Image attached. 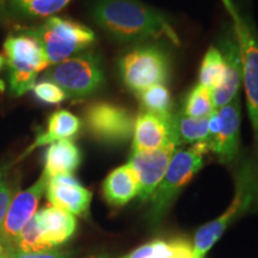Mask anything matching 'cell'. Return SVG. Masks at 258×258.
Instances as JSON below:
<instances>
[{"instance_id":"1","label":"cell","mask_w":258,"mask_h":258,"mask_svg":"<svg viewBox=\"0 0 258 258\" xmlns=\"http://www.w3.org/2000/svg\"><path fill=\"white\" fill-rule=\"evenodd\" d=\"M90 15L95 23L118 43L167 41L179 46L172 24L163 12L141 0H92Z\"/></svg>"},{"instance_id":"2","label":"cell","mask_w":258,"mask_h":258,"mask_svg":"<svg viewBox=\"0 0 258 258\" xmlns=\"http://www.w3.org/2000/svg\"><path fill=\"white\" fill-rule=\"evenodd\" d=\"M235 191L228 208L220 217L207 222L195 233L192 244L194 258H205L233 222L243 217L258 201V161L244 159L235 170Z\"/></svg>"},{"instance_id":"3","label":"cell","mask_w":258,"mask_h":258,"mask_svg":"<svg viewBox=\"0 0 258 258\" xmlns=\"http://www.w3.org/2000/svg\"><path fill=\"white\" fill-rule=\"evenodd\" d=\"M208 151L206 145H194L173 153L165 175L148 200L147 220L153 227L164 220L178 194L202 169Z\"/></svg>"},{"instance_id":"4","label":"cell","mask_w":258,"mask_h":258,"mask_svg":"<svg viewBox=\"0 0 258 258\" xmlns=\"http://www.w3.org/2000/svg\"><path fill=\"white\" fill-rule=\"evenodd\" d=\"M117 67L123 85L137 93L153 85H165L171 74V59L164 46L145 42L125 51Z\"/></svg>"},{"instance_id":"5","label":"cell","mask_w":258,"mask_h":258,"mask_svg":"<svg viewBox=\"0 0 258 258\" xmlns=\"http://www.w3.org/2000/svg\"><path fill=\"white\" fill-rule=\"evenodd\" d=\"M4 53L10 90L15 96H23L34 89L38 73L49 66L31 29L10 35L4 42Z\"/></svg>"},{"instance_id":"6","label":"cell","mask_w":258,"mask_h":258,"mask_svg":"<svg viewBox=\"0 0 258 258\" xmlns=\"http://www.w3.org/2000/svg\"><path fill=\"white\" fill-rule=\"evenodd\" d=\"M40 42L49 66L60 63L86 50L96 42V35L85 24L53 16L31 29Z\"/></svg>"},{"instance_id":"7","label":"cell","mask_w":258,"mask_h":258,"mask_svg":"<svg viewBox=\"0 0 258 258\" xmlns=\"http://www.w3.org/2000/svg\"><path fill=\"white\" fill-rule=\"evenodd\" d=\"M43 78L62 89L67 98L74 99L95 95L105 82L101 56L93 51H84L48 67Z\"/></svg>"},{"instance_id":"8","label":"cell","mask_w":258,"mask_h":258,"mask_svg":"<svg viewBox=\"0 0 258 258\" xmlns=\"http://www.w3.org/2000/svg\"><path fill=\"white\" fill-rule=\"evenodd\" d=\"M233 32L240 49L243 84L258 161V34L252 23L241 15L233 21Z\"/></svg>"},{"instance_id":"9","label":"cell","mask_w":258,"mask_h":258,"mask_svg":"<svg viewBox=\"0 0 258 258\" xmlns=\"http://www.w3.org/2000/svg\"><path fill=\"white\" fill-rule=\"evenodd\" d=\"M134 121L129 109L111 102H95L84 111L89 133L106 145H121L132 140Z\"/></svg>"},{"instance_id":"10","label":"cell","mask_w":258,"mask_h":258,"mask_svg":"<svg viewBox=\"0 0 258 258\" xmlns=\"http://www.w3.org/2000/svg\"><path fill=\"white\" fill-rule=\"evenodd\" d=\"M241 109L239 96L209 116V151L224 164L234 163L240 151Z\"/></svg>"},{"instance_id":"11","label":"cell","mask_w":258,"mask_h":258,"mask_svg":"<svg viewBox=\"0 0 258 258\" xmlns=\"http://www.w3.org/2000/svg\"><path fill=\"white\" fill-rule=\"evenodd\" d=\"M47 182L48 178L42 173L34 184L14 196L0 228V241H3L6 249L11 247L16 238L36 214L38 203L46 191Z\"/></svg>"},{"instance_id":"12","label":"cell","mask_w":258,"mask_h":258,"mask_svg":"<svg viewBox=\"0 0 258 258\" xmlns=\"http://www.w3.org/2000/svg\"><path fill=\"white\" fill-rule=\"evenodd\" d=\"M176 151V145H167L154 151L132 152L128 164L138 179V198L141 202H148L151 199L165 175L171 158Z\"/></svg>"},{"instance_id":"13","label":"cell","mask_w":258,"mask_h":258,"mask_svg":"<svg viewBox=\"0 0 258 258\" xmlns=\"http://www.w3.org/2000/svg\"><path fill=\"white\" fill-rule=\"evenodd\" d=\"M172 114L165 116L140 110L134 121L132 137L133 152L154 151L167 145H176L178 147L173 131Z\"/></svg>"},{"instance_id":"14","label":"cell","mask_w":258,"mask_h":258,"mask_svg":"<svg viewBox=\"0 0 258 258\" xmlns=\"http://www.w3.org/2000/svg\"><path fill=\"white\" fill-rule=\"evenodd\" d=\"M46 195L51 206L63 209L74 217H86L92 200V192L80 184L73 175L48 178Z\"/></svg>"},{"instance_id":"15","label":"cell","mask_w":258,"mask_h":258,"mask_svg":"<svg viewBox=\"0 0 258 258\" xmlns=\"http://www.w3.org/2000/svg\"><path fill=\"white\" fill-rule=\"evenodd\" d=\"M42 249H56L72 238L77 230L76 217L54 206L40 209L34 215Z\"/></svg>"},{"instance_id":"16","label":"cell","mask_w":258,"mask_h":258,"mask_svg":"<svg viewBox=\"0 0 258 258\" xmlns=\"http://www.w3.org/2000/svg\"><path fill=\"white\" fill-rule=\"evenodd\" d=\"M219 49L224 56L225 71L220 85L213 91L215 110L239 96L240 84L243 83L240 49L234 32H232V36H226L221 40Z\"/></svg>"},{"instance_id":"17","label":"cell","mask_w":258,"mask_h":258,"mask_svg":"<svg viewBox=\"0 0 258 258\" xmlns=\"http://www.w3.org/2000/svg\"><path fill=\"white\" fill-rule=\"evenodd\" d=\"M103 196L112 207H123L137 198L139 192L138 179L129 164L116 167L103 182Z\"/></svg>"},{"instance_id":"18","label":"cell","mask_w":258,"mask_h":258,"mask_svg":"<svg viewBox=\"0 0 258 258\" xmlns=\"http://www.w3.org/2000/svg\"><path fill=\"white\" fill-rule=\"evenodd\" d=\"M82 163V152L73 140H61L49 145L44 154L43 175L47 178L73 175Z\"/></svg>"},{"instance_id":"19","label":"cell","mask_w":258,"mask_h":258,"mask_svg":"<svg viewBox=\"0 0 258 258\" xmlns=\"http://www.w3.org/2000/svg\"><path fill=\"white\" fill-rule=\"evenodd\" d=\"M80 129H82V121L72 112L64 110V109L54 111L48 117L47 127L44 132L37 135L31 146L25 151L23 157L32 152L37 147L46 146V145L61 140H72L79 133Z\"/></svg>"},{"instance_id":"20","label":"cell","mask_w":258,"mask_h":258,"mask_svg":"<svg viewBox=\"0 0 258 258\" xmlns=\"http://www.w3.org/2000/svg\"><path fill=\"white\" fill-rule=\"evenodd\" d=\"M173 131L178 145H206L209 148V117H190L183 112H173Z\"/></svg>"},{"instance_id":"21","label":"cell","mask_w":258,"mask_h":258,"mask_svg":"<svg viewBox=\"0 0 258 258\" xmlns=\"http://www.w3.org/2000/svg\"><path fill=\"white\" fill-rule=\"evenodd\" d=\"M71 0H4L10 15L24 19L49 18L70 4Z\"/></svg>"},{"instance_id":"22","label":"cell","mask_w":258,"mask_h":258,"mask_svg":"<svg viewBox=\"0 0 258 258\" xmlns=\"http://www.w3.org/2000/svg\"><path fill=\"white\" fill-rule=\"evenodd\" d=\"M122 258H194L192 245L182 239H156Z\"/></svg>"},{"instance_id":"23","label":"cell","mask_w":258,"mask_h":258,"mask_svg":"<svg viewBox=\"0 0 258 258\" xmlns=\"http://www.w3.org/2000/svg\"><path fill=\"white\" fill-rule=\"evenodd\" d=\"M214 111L215 105L212 90L201 84H196L184 97L180 112L190 117L203 118L209 117Z\"/></svg>"},{"instance_id":"24","label":"cell","mask_w":258,"mask_h":258,"mask_svg":"<svg viewBox=\"0 0 258 258\" xmlns=\"http://www.w3.org/2000/svg\"><path fill=\"white\" fill-rule=\"evenodd\" d=\"M141 110L157 115L172 114V97L165 85H153L135 93Z\"/></svg>"},{"instance_id":"25","label":"cell","mask_w":258,"mask_h":258,"mask_svg":"<svg viewBox=\"0 0 258 258\" xmlns=\"http://www.w3.org/2000/svg\"><path fill=\"white\" fill-rule=\"evenodd\" d=\"M225 71V61L219 48L212 46L206 51L199 71V84L207 86L212 92L220 85Z\"/></svg>"},{"instance_id":"26","label":"cell","mask_w":258,"mask_h":258,"mask_svg":"<svg viewBox=\"0 0 258 258\" xmlns=\"http://www.w3.org/2000/svg\"><path fill=\"white\" fill-rule=\"evenodd\" d=\"M32 91L38 101L47 103V104H60L67 98L62 89H60L56 84L51 83L49 80L36 83Z\"/></svg>"},{"instance_id":"27","label":"cell","mask_w":258,"mask_h":258,"mask_svg":"<svg viewBox=\"0 0 258 258\" xmlns=\"http://www.w3.org/2000/svg\"><path fill=\"white\" fill-rule=\"evenodd\" d=\"M76 251L64 249H48L36 251H22L6 249L5 258H74Z\"/></svg>"},{"instance_id":"28","label":"cell","mask_w":258,"mask_h":258,"mask_svg":"<svg viewBox=\"0 0 258 258\" xmlns=\"http://www.w3.org/2000/svg\"><path fill=\"white\" fill-rule=\"evenodd\" d=\"M15 195V186L11 183L8 182V180L0 182V228H2L6 213H8V209L10 207V203H11Z\"/></svg>"},{"instance_id":"29","label":"cell","mask_w":258,"mask_h":258,"mask_svg":"<svg viewBox=\"0 0 258 258\" xmlns=\"http://www.w3.org/2000/svg\"><path fill=\"white\" fill-rule=\"evenodd\" d=\"M221 2H222V4L225 5L226 10H227V11L230 12L232 19H233V21H234V19L237 18L238 16H239V14H238V11H237V9H235L233 2H232V0H221Z\"/></svg>"},{"instance_id":"30","label":"cell","mask_w":258,"mask_h":258,"mask_svg":"<svg viewBox=\"0 0 258 258\" xmlns=\"http://www.w3.org/2000/svg\"><path fill=\"white\" fill-rule=\"evenodd\" d=\"M5 252H6V246L3 244V241H0V258L5 257Z\"/></svg>"},{"instance_id":"31","label":"cell","mask_w":258,"mask_h":258,"mask_svg":"<svg viewBox=\"0 0 258 258\" xmlns=\"http://www.w3.org/2000/svg\"><path fill=\"white\" fill-rule=\"evenodd\" d=\"M4 64H5V59H4V56L0 55V71L3 70V67H4Z\"/></svg>"},{"instance_id":"32","label":"cell","mask_w":258,"mask_h":258,"mask_svg":"<svg viewBox=\"0 0 258 258\" xmlns=\"http://www.w3.org/2000/svg\"><path fill=\"white\" fill-rule=\"evenodd\" d=\"M88 258H95V257H93V256H91V257H88Z\"/></svg>"},{"instance_id":"33","label":"cell","mask_w":258,"mask_h":258,"mask_svg":"<svg viewBox=\"0 0 258 258\" xmlns=\"http://www.w3.org/2000/svg\"><path fill=\"white\" fill-rule=\"evenodd\" d=\"M4 258H5V257H4Z\"/></svg>"}]
</instances>
